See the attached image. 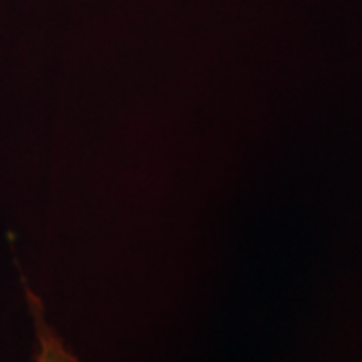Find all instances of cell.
I'll return each mask as SVG.
<instances>
[{"instance_id":"6da1fadb","label":"cell","mask_w":362,"mask_h":362,"mask_svg":"<svg viewBox=\"0 0 362 362\" xmlns=\"http://www.w3.org/2000/svg\"><path fill=\"white\" fill-rule=\"evenodd\" d=\"M26 300L30 306V314L35 320V337H37V362H78L77 356L71 352V349L65 344V340L59 337V332L52 328L47 316L45 308L40 304V298L26 286Z\"/></svg>"}]
</instances>
